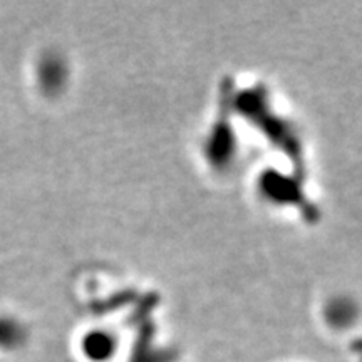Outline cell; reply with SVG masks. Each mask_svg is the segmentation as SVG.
I'll list each match as a JSON object with an SVG mask.
<instances>
[{"instance_id":"obj_1","label":"cell","mask_w":362,"mask_h":362,"mask_svg":"<svg viewBox=\"0 0 362 362\" xmlns=\"http://www.w3.org/2000/svg\"><path fill=\"white\" fill-rule=\"evenodd\" d=\"M84 354L94 362L110 361L116 351L115 339L106 332H93L86 337L83 344Z\"/></svg>"},{"instance_id":"obj_2","label":"cell","mask_w":362,"mask_h":362,"mask_svg":"<svg viewBox=\"0 0 362 362\" xmlns=\"http://www.w3.org/2000/svg\"><path fill=\"white\" fill-rule=\"evenodd\" d=\"M64 66L62 62L59 61L57 57L54 59H47L44 61L42 64V83L45 86V89L49 90H56L64 83Z\"/></svg>"},{"instance_id":"obj_3","label":"cell","mask_w":362,"mask_h":362,"mask_svg":"<svg viewBox=\"0 0 362 362\" xmlns=\"http://www.w3.org/2000/svg\"><path fill=\"white\" fill-rule=\"evenodd\" d=\"M24 341V330L16 320L0 319V347H16Z\"/></svg>"},{"instance_id":"obj_4","label":"cell","mask_w":362,"mask_h":362,"mask_svg":"<svg viewBox=\"0 0 362 362\" xmlns=\"http://www.w3.org/2000/svg\"><path fill=\"white\" fill-rule=\"evenodd\" d=\"M330 319L336 320V322H346L351 320V307L347 302H336L330 307Z\"/></svg>"}]
</instances>
